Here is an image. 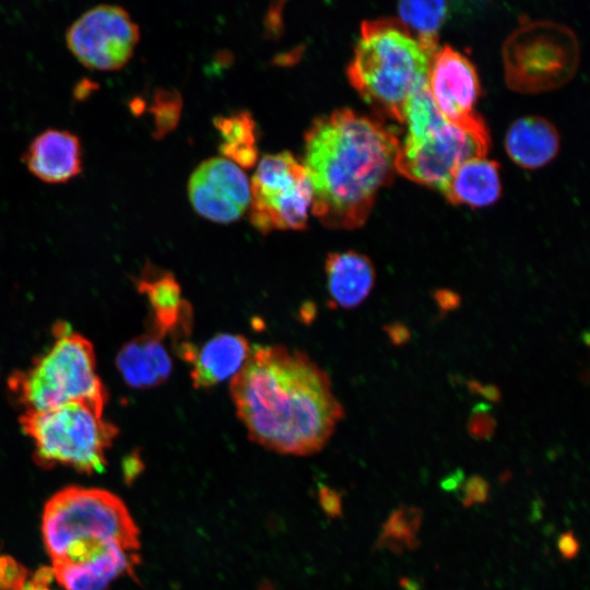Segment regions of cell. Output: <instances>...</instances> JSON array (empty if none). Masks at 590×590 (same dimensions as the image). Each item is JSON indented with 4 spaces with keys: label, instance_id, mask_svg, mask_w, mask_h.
<instances>
[{
    "label": "cell",
    "instance_id": "d6986e66",
    "mask_svg": "<svg viewBox=\"0 0 590 590\" xmlns=\"http://www.w3.org/2000/svg\"><path fill=\"white\" fill-rule=\"evenodd\" d=\"M500 192L499 165L484 156L459 165L441 193L453 204L482 208L496 202Z\"/></svg>",
    "mask_w": 590,
    "mask_h": 590
},
{
    "label": "cell",
    "instance_id": "603a6c76",
    "mask_svg": "<svg viewBox=\"0 0 590 590\" xmlns=\"http://www.w3.org/2000/svg\"><path fill=\"white\" fill-rule=\"evenodd\" d=\"M445 1H403L399 3L400 21L422 42L438 46V30L446 19Z\"/></svg>",
    "mask_w": 590,
    "mask_h": 590
},
{
    "label": "cell",
    "instance_id": "44dd1931",
    "mask_svg": "<svg viewBox=\"0 0 590 590\" xmlns=\"http://www.w3.org/2000/svg\"><path fill=\"white\" fill-rule=\"evenodd\" d=\"M422 515V510L413 506L402 505L394 509L384 522L374 548L388 550L396 554L417 548Z\"/></svg>",
    "mask_w": 590,
    "mask_h": 590
},
{
    "label": "cell",
    "instance_id": "f1b7e54d",
    "mask_svg": "<svg viewBox=\"0 0 590 590\" xmlns=\"http://www.w3.org/2000/svg\"><path fill=\"white\" fill-rule=\"evenodd\" d=\"M20 590H48V588L47 586L32 579L28 583H24Z\"/></svg>",
    "mask_w": 590,
    "mask_h": 590
},
{
    "label": "cell",
    "instance_id": "7402d4cb",
    "mask_svg": "<svg viewBox=\"0 0 590 590\" xmlns=\"http://www.w3.org/2000/svg\"><path fill=\"white\" fill-rule=\"evenodd\" d=\"M402 122L406 125L405 142L418 141L447 122L436 106L427 84L406 101Z\"/></svg>",
    "mask_w": 590,
    "mask_h": 590
},
{
    "label": "cell",
    "instance_id": "5b68a950",
    "mask_svg": "<svg viewBox=\"0 0 590 590\" xmlns=\"http://www.w3.org/2000/svg\"><path fill=\"white\" fill-rule=\"evenodd\" d=\"M42 531L51 559L67 547L117 544L130 552L140 547L139 529L126 505L104 489L70 486L59 491L45 506Z\"/></svg>",
    "mask_w": 590,
    "mask_h": 590
},
{
    "label": "cell",
    "instance_id": "9c48e42d",
    "mask_svg": "<svg viewBox=\"0 0 590 590\" xmlns=\"http://www.w3.org/2000/svg\"><path fill=\"white\" fill-rule=\"evenodd\" d=\"M489 143L488 130L480 116L464 123L447 121L418 141L400 142L396 170L442 192L453 170L465 161L486 156Z\"/></svg>",
    "mask_w": 590,
    "mask_h": 590
},
{
    "label": "cell",
    "instance_id": "4fadbf2b",
    "mask_svg": "<svg viewBox=\"0 0 590 590\" xmlns=\"http://www.w3.org/2000/svg\"><path fill=\"white\" fill-rule=\"evenodd\" d=\"M135 287L150 308L146 332L160 340L170 335L175 343L186 341L193 326V309L182 297L176 276L148 263L135 279Z\"/></svg>",
    "mask_w": 590,
    "mask_h": 590
},
{
    "label": "cell",
    "instance_id": "ffe728a7",
    "mask_svg": "<svg viewBox=\"0 0 590 590\" xmlns=\"http://www.w3.org/2000/svg\"><path fill=\"white\" fill-rule=\"evenodd\" d=\"M215 126L222 133L224 142L221 152L238 166H251L257 162L256 126L251 115L239 111L228 117L215 119Z\"/></svg>",
    "mask_w": 590,
    "mask_h": 590
},
{
    "label": "cell",
    "instance_id": "d4e9b609",
    "mask_svg": "<svg viewBox=\"0 0 590 590\" xmlns=\"http://www.w3.org/2000/svg\"><path fill=\"white\" fill-rule=\"evenodd\" d=\"M26 578V571L14 559L0 557V588L20 590Z\"/></svg>",
    "mask_w": 590,
    "mask_h": 590
},
{
    "label": "cell",
    "instance_id": "83f0119b",
    "mask_svg": "<svg viewBox=\"0 0 590 590\" xmlns=\"http://www.w3.org/2000/svg\"><path fill=\"white\" fill-rule=\"evenodd\" d=\"M462 481V473L455 472L449 474L446 479L441 481V487L446 491H456L460 487Z\"/></svg>",
    "mask_w": 590,
    "mask_h": 590
},
{
    "label": "cell",
    "instance_id": "8fae6325",
    "mask_svg": "<svg viewBox=\"0 0 590 590\" xmlns=\"http://www.w3.org/2000/svg\"><path fill=\"white\" fill-rule=\"evenodd\" d=\"M188 193L197 213L226 224L238 220L249 208L250 182L237 164L215 156L204 160L192 172Z\"/></svg>",
    "mask_w": 590,
    "mask_h": 590
},
{
    "label": "cell",
    "instance_id": "7c38bea8",
    "mask_svg": "<svg viewBox=\"0 0 590 590\" xmlns=\"http://www.w3.org/2000/svg\"><path fill=\"white\" fill-rule=\"evenodd\" d=\"M427 87L447 121L464 123L479 117L474 105L480 81L472 62L450 46L438 48L432 59Z\"/></svg>",
    "mask_w": 590,
    "mask_h": 590
},
{
    "label": "cell",
    "instance_id": "5bb4252c",
    "mask_svg": "<svg viewBox=\"0 0 590 590\" xmlns=\"http://www.w3.org/2000/svg\"><path fill=\"white\" fill-rule=\"evenodd\" d=\"M252 347L239 333L221 332L201 346L189 341L176 344L178 356L191 365L190 379L197 390H208L232 379L245 365Z\"/></svg>",
    "mask_w": 590,
    "mask_h": 590
},
{
    "label": "cell",
    "instance_id": "cb8c5ba5",
    "mask_svg": "<svg viewBox=\"0 0 590 590\" xmlns=\"http://www.w3.org/2000/svg\"><path fill=\"white\" fill-rule=\"evenodd\" d=\"M489 494L488 482L480 476L472 475L461 486V503L469 508L474 504H484Z\"/></svg>",
    "mask_w": 590,
    "mask_h": 590
},
{
    "label": "cell",
    "instance_id": "7a4b0ae2",
    "mask_svg": "<svg viewBox=\"0 0 590 590\" xmlns=\"http://www.w3.org/2000/svg\"><path fill=\"white\" fill-rule=\"evenodd\" d=\"M311 212L328 228L355 229L394 176L400 141L385 123L351 108L317 116L304 134Z\"/></svg>",
    "mask_w": 590,
    "mask_h": 590
},
{
    "label": "cell",
    "instance_id": "9a60e30c",
    "mask_svg": "<svg viewBox=\"0 0 590 590\" xmlns=\"http://www.w3.org/2000/svg\"><path fill=\"white\" fill-rule=\"evenodd\" d=\"M28 172L46 184H63L82 170V145L76 134L61 129L38 133L24 153Z\"/></svg>",
    "mask_w": 590,
    "mask_h": 590
},
{
    "label": "cell",
    "instance_id": "277c9868",
    "mask_svg": "<svg viewBox=\"0 0 590 590\" xmlns=\"http://www.w3.org/2000/svg\"><path fill=\"white\" fill-rule=\"evenodd\" d=\"M50 346L22 370L8 379L15 405L42 411L72 402L105 408L108 392L96 370V356L90 340L74 332L69 323L57 322Z\"/></svg>",
    "mask_w": 590,
    "mask_h": 590
},
{
    "label": "cell",
    "instance_id": "2e32d148",
    "mask_svg": "<svg viewBox=\"0 0 590 590\" xmlns=\"http://www.w3.org/2000/svg\"><path fill=\"white\" fill-rule=\"evenodd\" d=\"M327 291L337 308L358 307L371 293L376 269L366 255L356 250L329 252L324 260Z\"/></svg>",
    "mask_w": 590,
    "mask_h": 590
},
{
    "label": "cell",
    "instance_id": "ac0fdd59",
    "mask_svg": "<svg viewBox=\"0 0 590 590\" xmlns=\"http://www.w3.org/2000/svg\"><path fill=\"white\" fill-rule=\"evenodd\" d=\"M505 148L519 166L539 168L557 154L559 137L548 120L539 116H527L511 123L506 133Z\"/></svg>",
    "mask_w": 590,
    "mask_h": 590
},
{
    "label": "cell",
    "instance_id": "8992f818",
    "mask_svg": "<svg viewBox=\"0 0 590 590\" xmlns=\"http://www.w3.org/2000/svg\"><path fill=\"white\" fill-rule=\"evenodd\" d=\"M19 422L34 444L39 465L62 464L86 474L105 470L106 451L118 435V427L105 420L104 409L86 402L26 411Z\"/></svg>",
    "mask_w": 590,
    "mask_h": 590
},
{
    "label": "cell",
    "instance_id": "e0dca14e",
    "mask_svg": "<svg viewBox=\"0 0 590 590\" xmlns=\"http://www.w3.org/2000/svg\"><path fill=\"white\" fill-rule=\"evenodd\" d=\"M116 367L129 387L151 389L167 381L174 364L162 340L145 332L120 347Z\"/></svg>",
    "mask_w": 590,
    "mask_h": 590
},
{
    "label": "cell",
    "instance_id": "30bf717a",
    "mask_svg": "<svg viewBox=\"0 0 590 590\" xmlns=\"http://www.w3.org/2000/svg\"><path fill=\"white\" fill-rule=\"evenodd\" d=\"M140 28L129 12L118 5H94L78 16L66 32V44L73 57L95 71L125 67L135 50Z\"/></svg>",
    "mask_w": 590,
    "mask_h": 590
},
{
    "label": "cell",
    "instance_id": "6da1fadb",
    "mask_svg": "<svg viewBox=\"0 0 590 590\" xmlns=\"http://www.w3.org/2000/svg\"><path fill=\"white\" fill-rule=\"evenodd\" d=\"M229 393L250 440L281 455L320 451L345 415L327 371L282 344L253 347Z\"/></svg>",
    "mask_w": 590,
    "mask_h": 590
},
{
    "label": "cell",
    "instance_id": "f546056e",
    "mask_svg": "<svg viewBox=\"0 0 590 590\" xmlns=\"http://www.w3.org/2000/svg\"><path fill=\"white\" fill-rule=\"evenodd\" d=\"M400 586L404 590H418V586H416L415 581L410 580L408 578H403L400 580Z\"/></svg>",
    "mask_w": 590,
    "mask_h": 590
},
{
    "label": "cell",
    "instance_id": "4316f807",
    "mask_svg": "<svg viewBox=\"0 0 590 590\" xmlns=\"http://www.w3.org/2000/svg\"><path fill=\"white\" fill-rule=\"evenodd\" d=\"M493 423L486 418H480L470 424V433L475 438H488L493 434Z\"/></svg>",
    "mask_w": 590,
    "mask_h": 590
},
{
    "label": "cell",
    "instance_id": "484cf974",
    "mask_svg": "<svg viewBox=\"0 0 590 590\" xmlns=\"http://www.w3.org/2000/svg\"><path fill=\"white\" fill-rule=\"evenodd\" d=\"M557 547L565 559H573L579 553L580 544L574 532L569 530L559 535Z\"/></svg>",
    "mask_w": 590,
    "mask_h": 590
},
{
    "label": "cell",
    "instance_id": "3957f363",
    "mask_svg": "<svg viewBox=\"0 0 590 590\" xmlns=\"http://www.w3.org/2000/svg\"><path fill=\"white\" fill-rule=\"evenodd\" d=\"M437 49L438 46L417 38L398 19L366 20L346 74L367 104L402 122L406 101L427 84Z\"/></svg>",
    "mask_w": 590,
    "mask_h": 590
},
{
    "label": "cell",
    "instance_id": "52a82bcc",
    "mask_svg": "<svg viewBox=\"0 0 590 590\" xmlns=\"http://www.w3.org/2000/svg\"><path fill=\"white\" fill-rule=\"evenodd\" d=\"M506 80L521 92H540L565 83L578 62L574 34L550 22L519 27L504 47Z\"/></svg>",
    "mask_w": 590,
    "mask_h": 590
},
{
    "label": "cell",
    "instance_id": "ba28073f",
    "mask_svg": "<svg viewBox=\"0 0 590 590\" xmlns=\"http://www.w3.org/2000/svg\"><path fill=\"white\" fill-rule=\"evenodd\" d=\"M312 192L307 172L290 151L264 155L250 181L249 219L261 234L307 226Z\"/></svg>",
    "mask_w": 590,
    "mask_h": 590
}]
</instances>
